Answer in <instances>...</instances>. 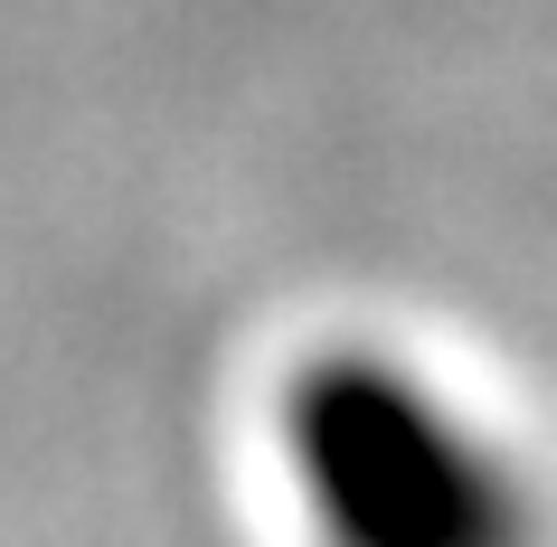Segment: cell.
<instances>
[{"mask_svg": "<svg viewBox=\"0 0 557 547\" xmlns=\"http://www.w3.org/2000/svg\"><path fill=\"white\" fill-rule=\"evenodd\" d=\"M284 472L312 547H529L500 453L379 349H322L294 369Z\"/></svg>", "mask_w": 557, "mask_h": 547, "instance_id": "1", "label": "cell"}]
</instances>
